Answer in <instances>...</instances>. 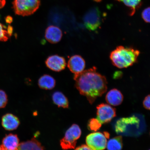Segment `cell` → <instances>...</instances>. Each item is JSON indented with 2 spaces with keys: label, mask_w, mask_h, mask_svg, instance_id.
<instances>
[{
  "label": "cell",
  "mask_w": 150,
  "mask_h": 150,
  "mask_svg": "<svg viewBox=\"0 0 150 150\" xmlns=\"http://www.w3.org/2000/svg\"><path fill=\"white\" fill-rule=\"evenodd\" d=\"M56 80L53 77L48 74H44L38 80V85L40 88L52 90L55 87Z\"/></svg>",
  "instance_id": "cell-15"
},
{
  "label": "cell",
  "mask_w": 150,
  "mask_h": 150,
  "mask_svg": "<svg viewBox=\"0 0 150 150\" xmlns=\"http://www.w3.org/2000/svg\"><path fill=\"white\" fill-rule=\"evenodd\" d=\"M1 147V150H7L6 149H4V148H3V147Z\"/></svg>",
  "instance_id": "cell-29"
},
{
  "label": "cell",
  "mask_w": 150,
  "mask_h": 150,
  "mask_svg": "<svg viewBox=\"0 0 150 150\" xmlns=\"http://www.w3.org/2000/svg\"><path fill=\"white\" fill-rule=\"evenodd\" d=\"M6 27L0 23V41L6 42L8 39V35L7 31L5 30Z\"/></svg>",
  "instance_id": "cell-20"
},
{
  "label": "cell",
  "mask_w": 150,
  "mask_h": 150,
  "mask_svg": "<svg viewBox=\"0 0 150 150\" xmlns=\"http://www.w3.org/2000/svg\"><path fill=\"white\" fill-rule=\"evenodd\" d=\"M149 150H150V149H149Z\"/></svg>",
  "instance_id": "cell-32"
},
{
  "label": "cell",
  "mask_w": 150,
  "mask_h": 150,
  "mask_svg": "<svg viewBox=\"0 0 150 150\" xmlns=\"http://www.w3.org/2000/svg\"><path fill=\"white\" fill-rule=\"evenodd\" d=\"M19 144L18 136L11 134L7 135L3 138L1 146L7 150H18Z\"/></svg>",
  "instance_id": "cell-13"
},
{
  "label": "cell",
  "mask_w": 150,
  "mask_h": 150,
  "mask_svg": "<svg viewBox=\"0 0 150 150\" xmlns=\"http://www.w3.org/2000/svg\"><path fill=\"white\" fill-rule=\"evenodd\" d=\"M7 33H8V36L11 37L12 36L13 32V28L12 26L11 25H9L8 26V27L7 28Z\"/></svg>",
  "instance_id": "cell-25"
},
{
  "label": "cell",
  "mask_w": 150,
  "mask_h": 150,
  "mask_svg": "<svg viewBox=\"0 0 150 150\" xmlns=\"http://www.w3.org/2000/svg\"><path fill=\"white\" fill-rule=\"evenodd\" d=\"M15 13L22 16H30L40 5V0H14L13 3Z\"/></svg>",
  "instance_id": "cell-5"
},
{
  "label": "cell",
  "mask_w": 150,
  "mask_h": 150,
  "mask_svg": "<svg viewBox=\"0 0 150 150\" xmlns=\"http://www.w3.org/2000/svg\"><path fill=\"white\" fill-rule=\"evenodd\" d=\"M116 1H117V0H116Z\"/></svg>",
  "instance_id": "cell-31"
},
{
  "label": "cell",
  "mask_w": 150,
  "mask_h": 150,
  "mask_svg": "<svg viewBox=\"0 0 150 150\" xmlns=\"http://www.w3.org/2000/svg\"><path fill=\"white\" fill-rule=\"evenodd\" d=\"M2 125L5 130L12 131L16 130L20 125L18 118L13 114H5L2 118Z\"/></svg>",
  "instance_id": "cell-12"
},
{
  "label": "cell",
  "mask_w": 150,
  "mask_h": 150,
  "mask_svg": "<svg viewBox=\"0 0 150 150\" xmlns=\"http://www.w3.org/2000/svg\"><path fill=\"white\" fill-rule=\"evenodd\" d=\"M143 106L146 109L150 110V95L147 96L143 101Z\"/></svg>",
  "instance_id": "cell-23"
},
{
  "label": "cell",
  "mask_w": 150,
  "mask_h": 150,
  "mask_svg": "<svg viewBox=\"0 0 150 150\" xmlns=\"http://www.w3.org/2000/svg\"><path fill=\"white\" fill-rule=\"evenodd\" d=\"M142 18L146 23H150V7L144 9L142 14Z\"/></svg>",
  "instance_id": "cell-22"
},
{
  "label": "cell",
  "mask_w": 150,
  "mask_h": 150,
  "mask_svg": "<svg viewBox=\"0 0 150 150\" xmlns=\"http://www.w3.org/2000/svg\"><path fill=\"white\" fill-rule=\"evenodd\" d=\"M103 17V14L98 7H93L84 15L83 20L84 25L89 31H97L102 25Z\"/></svg>",
  "instance_id": "cell-4"
},
{
  "label": "cell",
  "mask_w": 150,
  "mask_h": 150,
  "mask_svg": "<svg viewBox=\"0 0 150 150\" xmlns=\"http://www.w3.org/2000/svg\"><path fill=\"white\" fill-rule=\"evenodd\" d=\"M75 150H93L87 145H83L76 148Z\"/></svg>",
  "instance_id": "cell-24"
},
{
  "label": "cell",
  "mask_w": 150,
  "mask_h": 150,
  "mask_svg": "<svg viewBox=\"0 0 150 150\" xmlns=\"http://www.w3.org/2000/svg\"><path fill=\"white\" fill-rule=\"evenodd\" d=\"M86 67V62L81 56L76 55L71 56L67 63V67L74 75L83 72Z\"/></svg>",
  "instance_id": "cell-10"
},
{
  "label": "cell",
  "mask_w": 150,
  "mask_h": 150,
  "mask_svg": "<svg viewBox=\"0 0 150 150\" xmlns=\"http://www.w3.org/2000/svg\"><path fill=\"white\" fill-rule=\"evenodd\" d=\"M139 117L133 115L118 120L114 128L118 134L125 136H136L142 132V122Z\"/></svg>",
  "instance_id": "cell-3"
},
{
  "label": "cell",
  "mask_w": 150,
  "mask_h": 150,
  "mask_svg": "<svg viewBox=\"0 0 150 150\" xmlns=\"http://www.w3.org/2000/svg\"><path fill=\"white\" fill-rule=\"evenodd\" d=\"M93 1L95 2H96L99 3L102 1V0H93Z\"/></svg>",
  "instance_id": "cell-28"
},
{
  "label": "cell",
  "mask_w": 150,
  "mask_h": 150,
  "mask_svg": "<svg viewBox=\"0 0 150 150\" xmlns=\"http://www.w3.org/2000/svg\"><path fill=\"white\" fill-rule=\"evenodd\" d=\"M110 134L107 132H94L86 137L87 145L93 150H104L106 147Z\"/></svg>",
  "instance_id": "cell-7"
},
{
  "label": "cell",
  "mask_w": 150,
  "mask_h": 150,
  "mask_svg": "<svg viewBox=\"0 0 150 150\" xmlns=\"http://www.w3.org/2000/svg\"><path fill=\"white\" fill-rule=\"evenodd\" d=\"M81 131L78 125H73L65 133V136L61 140L60 145L64 150L74 149L77 140L81 135Z\"/></svg>",
  "instance_id": "cell-6"
},
{
  "label": "cell",
  "mask_w": 150,
  "mask_h": 150,
  "mask_svg": "<svg viewBox=\"0 0 150 150\" xmlns=\"http://www.w3.org/2000/svg\"><path fill=\"white\" fill-rule=\"evenodd\" d=\"M122 2L128 7L130 10L129 14L132 16L134 14L136 9L139 8L141 6L142 0H117Z\"/></svg>",
  "instance_id": "cell-18"
},
{
  "label": "cell",
  "mask_w": 150,
  "mask_h": 150,
  "mask_svg": "<svg viewBox=\"0 0 150 150\" xmlns=\"http://www.w3.org/2000/svg\"><path fill=\"white\" fill-rule=\"evenodd\" d=\"M45 63L48 69L56 72L64 70L67 64L65 58L58 55L48 56L45 61Z\"/></svg>",
  "instance_id": "cell-9"
},
{
  "label": "cell",
  "mask_w": 150,
  "mask_h": 150,
  "mask_svg": "<svg viewBox=\"0 0 150 150\" xmlns=\"http://www.w3.org/2000/svg\"><path fill=\"white\" fill-rule=\"evenodd\" d=\"M18 150H44V147L38 140L34 138L19 144Z\"/></svg>",
  "instance_id": "cell-16"
},
{
  "label": "cell",
  "mask_w": 150,
  "mask_h": 150,
  "mask_svg": "<svg viewBox=\"0 0 150 150\" xmlns=\"http://www.w3.org/2000/svg\"><path fill=\"white\" fill-rule=\"evenodd\" d=\"M6 3L5 0H0V9L4 6Z\"/></svg>",
  "instance_id": "cell-26"
},
{
  "label": "cell",
  "mask_w": 150,
  "mask_h": 150,
  "mask_svg": "<svg viewBox=\"0 0 150 150\" xmlns=\"http://www.w3.org/2000/svg\"><path fill=\"white\" fill-rule=\"evenodd\" d=\"M63 36L61 30L56 26L50 25L45 31V38L48 42L55 44L60 41Z\"/></svg>",
  "instance_id": "cell-11"
},
{
  "label": "cell",
  "mask_w": 150,
  "mask_h": 150,
  "mask_svg": "<svg viewBox=\"0 0 150 150\" xmlns=\"http://www.w3.org/2000/svg\"><path fill=\"white\" fill-rule=\"evenodd\" d=\"M96 120L100 127L102 125L110 122L116 115V110L109 105L103 103L97 107Z\"/></svg>",
  "instance_id": "cell-8"
},
{
  "label": "cell",
  "mask_w": 150,
  "mask_h": 150,
  "mask_svg": "<svg viewBox=\"0 0 150 150\" xmlns=\"http://www.w3.org/2000/svg\"><path fill=\"white\" fill-rule=\"evenodd\" d=\"M74 78L76 88L81 94L86 97L91 104L107 91L105 77L97 72L95 67L74 75Z\"/></svg>",
  "instance_id": "cell-1"
},
{
  "label": "cell",
  "mask_w": 150,
  "mask_h": 150,
  "mask_svg": "<svg viewBox=\"0 0 150 150\" xmlns=\"http://www.w3.org/2000/svg\"><path fill=\"white\" fill-rule=\"evenodd\" d=\"M123 99L122 94L119 90L116 89L110 90L107 93L106 96V102L113 106L119 105L122 102Z\"/></svg>",
  "instance_id": "cell-14"
},
{
  "label": "cell",
  "mask_w": 150,
  "mask_h": 150,
  "mask_svg": "<svg viewBox=\"0 0 150 150\" xmlns=\"http://www.w3.org/2000/svg\"><path fill=\"white\" fill-rule=\"evenodd\" d=\"M139 50L123 46L117 47L110 54V59L114 66L119 69L131 66L137 61Z\"/></svg>",
  "instance_id": "cell-2"
},
{
  "label": "cell",
  "mask_w": 150,
  "mask_h": 150,
  "mask_svg": "<svg viewBox=\"0 0 150 150\" xmlns=\"http://www.w3.org/2000/svg\"><path fill=\"white\" fill-rule=\"evenodd\" d=\"M108 150H121L123 148L121 136L116 137L108 140L106 145Z\"/></svg>",
  "instance_id": "cell-19"
},
{
  "label": "cell",
  "mask_w": 150,
  "mask_h": 150,
  "mask_svg": "<svg viewBox=\"0 0 150 150\" xmlns=\"http://www.w3.org/2000/svg\"><path fill=\"white\" fill-rule=\"evenodd\" d=\"M12 18L11 17H8L6 18V22L7 23H12Z\"/></svg>",
  "instance_id": "cell-27"
},
{
  "label": "cell",
  "mask_w": 150,
  "mask_h": 150,
  "mask_svg": "<svg viewBox=\"0 0 150 150\" xmlns=\"http://www.w3.org/2000/svg\"><path fill=\"white\" fill-rule=\"evenodd\" d=\"M8 102L6 93L4 91L0 90V108H4Z\"/></svg>",
  "instance_id": "cell-21"
},
{
  "label": "cell",
  "mask_w": 150,
  "mask_h": 150,
  "mask_svg": "<svg viewBox=\"0 0 150 150\" xmlns=\"http://www.w3.org/2000/svg\"><path fill=\"white\" fill-rule=\"evenodd\" d=\"M0 150H1V146H0Z\"/></svg>",
  "instance_id": "cell-30"
},
{
  "label": "cell",
  "mask_w": 150,
  "mask_h": 150,
  "mask_svg": "<svg viewBox=\"0 0 150 150\" xmlns=\"http://www.w3.org/2000/svg\"><path fill=\"white\" fill-rule=\"evenodd\" d=\"M52 97L54 103L59 107L63 108H69L68 99L65 95L61 92L55 91L52 94Z\"/></svg>",
  "instance_id": "cell-17"
}]
</instances>
